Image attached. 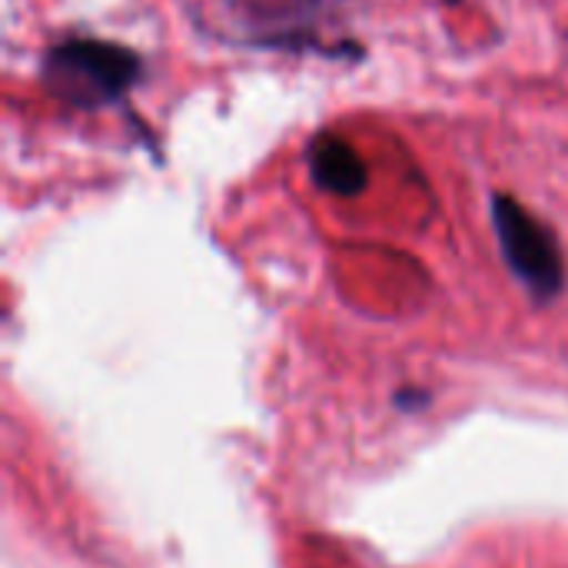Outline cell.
<instances>
[{
    "instance_id": "1",
    "label": "cell",
    "mask_w": 568,
    "mask_h": 568,
    "mask_svg": "<svg viewBox=\"0 0 568 568\" xmlns=\"http://www.w3.org/2000/svg\"><path fill=\"white\" fill-rule=\"evenodd\" d=\"M140 77L143 60L136 50L93 37H73L50 47L40 67L43 87L60 103L77 110H97L123 100Z\"/></svg>"
},
{
    "instance_id": "2",
    "label": "cell",
    "mask_w": 568,
    "mask_h": 568,
    "mask_svg": "<svg viewBox=\"0 0 568 568\" xmlns=\"http://www.w3.org/2000/svg\"><path fill=\"white\" fill-rule=\"evenodd\" d=\"M493 226L513 276L536 300H556L566 290V256L556 233L509 193L493 196Z\"/></svg>"
},
{
    "instance_id": "3",
    "label": "cell",
    "mask_w": 568,
    "mask_h": 568,
    "mask_svg": "<svg viewBox=\"0 0 568 568\" xmlns=\"http://www.w3.org/2000/svg\"><path fill=\"white\" fill-rule=\"evenodd\" d=\"M310 173L320 190L336 196H359L369 183V170L363 156L339 136L323 133L310 146Z\"/></svg>"
}]
</instances>
